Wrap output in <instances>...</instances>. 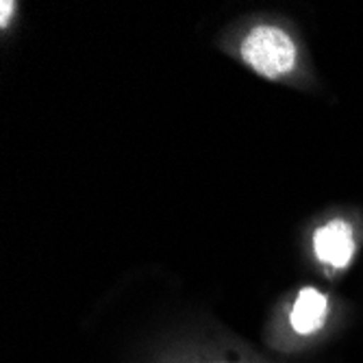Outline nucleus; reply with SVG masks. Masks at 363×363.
Wrapping results in <instances>:
<instances>
[{"instance_id":"f257e3e1","label":"nucleus","mask_w":363,"mask_h":363,"mask_svg":"<svg viewBox=\"0 0 363 363\" xmlns=\"http://www.w3.org/2000/svg\"><path fill=\"white\" fill-rule=\"evenodd\" d=\"M242 59L263 79H281L296 68V44L279 26L257 24L240 46Z\"/></svg>"},{"instance_id":"20e7f679","label":"nucleus","mask_w":363,"mask_h":363,"mask_svg":"<svg viewBox=\"0 0 363 363\" xmlns=\"http://www.w3.org/2000/svg\"><path fill=\"white\" fill-rule=\"evenodd\" d=\"M16 11V3H11V0H3L0 3V26H7L9 24V16Z\"/></svg>"},{"instance_id":"7ed1b4c3","label":"nucleus","mask_w":363,"mask_h":363,"mask_svg":"<svg viewBox=\"0 0 363 363\" xmlns=\"http://www.w3.org/2000/svg\"><path fill=\"white\" fill-rule=\"evenodd\" d=\"M328 298L315 287H303L289 311V324L298 335H313L328 320Z\"/></svg>"},{"instance_id":"f03ea898","label":"nucleus","mask_w":363,"mask_h":363,"mask_svg":"<svg viewBox=\"0 0 363 363\" xmlns=\"http://www.w3.org/2000/svg\"><path fill=\"white\" fill-rule=\"evenodd\" d=\"M313 250L322 263L333 268H346L354 255L352 228L346 220L335 218L320 226L313 235Z\"/></svg>"},{"instance_id":"39448f33","label":"nucleus","mask_w":363,"mask_h":363,"mask_svg":"<svg viewBox=\"0 0 363 363\" xmlns=\"http://www.w3.org/2000/svg\"><path fill=\"white\" fill-rule=\"evenodd\" d=\"M220 363H226V361H220Z\"/></svg>"}]
</instances>
